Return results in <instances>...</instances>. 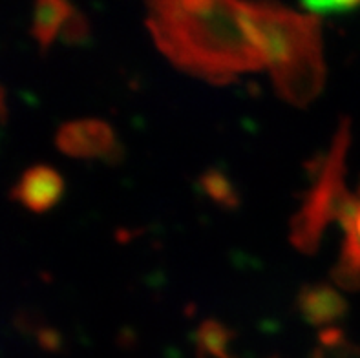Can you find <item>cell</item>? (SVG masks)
Wrapping results in <instances>:
<instances>
[{
    "instance_id": "6",
    "label": "cell",
    "mask_w": 360,
    "mask_h": 358,
    "mask_svg": "<svg viewBox=\"0 0 360 358\" xmlns=\"http://www.w3.org/2000/svg\"><path fill=\"white\" fill-rule=\"evenodd\" d=\"M297 309L302 320L311 326H331L346 317L347 302L328 283H309L298 293Z\"/></svg>"
},
{
    "instance_id": "3",
    "label": "cell",
    "mask_w": 360,
    "mask_h": 358,
    "mask_svg": "<svg viewBox=\"0 0 360 358\" xmlns=\"http://www.w3.org/2000/svg\"><path fill=\"white\" fill-rule=\"evenodd\" d=\"M349 143L352 122L344 117L328 155L320 161L315 183L291 219L289 240L300 252H316L328 225L335 222L344 225L355 207V194L346 186V155Z\"/></svg>"
},
{
    "instance_id": "1",
    "label": "cell",
    "mask_w": 360,
    "mask_h": 358,
    "mask_svg": "<svg viewBox=\"0 0 360 358\" xmlns=\"http://www.w3.org/2000/svg\"><path fill=\"white\" fill-rule=\"evenodd\" d=\"M146 27L176 68L212 84H227L265 66L243 2H150Z\"/></svg>"
},
{
    "instance_id": "13",
    "label": "cell",
    "mask_w": 360,
    "mask_h": 358,
    "mask_svg": "<svg viewBox=\"0 0 360 358\" xmlns=\"http://www.w3.org/2000/svg\"><path fill=\"white\" fill-rule=\"evenodd\" d=\"M6 114V91L0 87V115Z\"/></svg>"
},
{
    "instance_id": "7",
    "label": "cell",
    "mask_w": 360,
    "mask_h": 358,
    "mask_svg": "<svg viewBox=\"0 0 360 358\" xmlns=\"http://www.w3.org/2000/svg\"><path fill=\"white\" fill-rule=\"evenodd\" d=\"M344 243L340 258L333 269V280L346 290L360 289V186L355 194V207L342 225Z\"/></svg>"
},
{
    "instance_id": "2",
    "label": "cell",
    "mask_w": 360,
    "mask_h": 358,
    "mask_svg": "<svg viewBox=\"0 0 360 358\" xmlns=\"http://www.w3.org/2000/svg\"><path fill=\"white\" fill-rule=\"evenodd\" d=\"M245 18L285 103L307 106L326 84L320 18L273 2H243Z\"/></svg>"
},
{
    "instance_id": "11",
    "label": "cell",
    "mask_w": 360,
    "mask_h": 358,
    "mask_svg": "<svg viewBox=\"0 0 360 358\" xmlns=\"http://www.w3.org/2000/svg\"><path fill=\"white\" fill-rule=\"evenodd\" d=\"M60 35L70 44H79V42L86 41L88 35H90V24H88L86 17L79 13L77 9H73V13L70 15V18L64 24Z\"/></svg>"
},
{
    "instance_id": "5",
    "label": "cell",
    "mask_w": 360,
    "mask_h": 358,
    "mask_svg": "<svg viewBox=\"0 0 360 358\" xmlns=\"http://www.w3.org/2000/svg\"><path fill=\"white\" fill-rule=\"evenodd\" d=\"M63 176L48 165H35L27 168L9 191L11 200L39 214L53 209L63 200Z\"/></svg>"
},
{
    "instance_id": "4",
    "label": "cell",
    "mask_w": 360,
    "mask_h": 358,
    "mask_svg": "<svg viewBox=\"0 0 360 358\" xmlns=\"http://www.w3.org/2000/svg\"><path fill=\"white\" fill-rule=\"evenodd\" d=\"M55 145L63 154L77 159H105L119 161L123 158V146L114 128L101 119H77L64 122L57 130Z\"/></svg>"
},
{
    "instance_id": "8",
    "label": "cell",
    "mask_w": 360,
    "mask_h": 358,
    "mask_svg": "<svg viewBox=\"0 0 360 358\" xmlns=\"http://www.w3.org/2000/svg\"><path fill=\"white\" fill-rule=\"evenodd\" d=\"M73 13V6L60 0H41L33 8L32 32L33 39L37 41L42 53L50 50L53 44L55 37L63 32L64 24Z\"/></svg>"
},
{
    "instance_id": "12",
    "label": "cell",
    "mask_w": 360,
    "mask_h": 358,
    "mask_svg": "<svg viewBox=\"0 0 360 358\" xmlns=\"http://www.w3.org/2000/svg\"><path fill=\"white\" fill-rule=\"evenodd\" d=\"M359 2H306L302 8L313 17H329V15H344L359 8Z\"/></svg>"
},
{
    "instance_id": "9",
    "label": "cell",
    "mask_w": 360,
    "mask_h": 358,
    "mask_svg": "<svg viewBox=\"0 0 360 358\" xmlns=\"http://www.w3.org/2000/svg\"><path fill=\"white\" fill-rule=\"evenodd\" d=\"M234 333L218 320L201 322L196 331V347L201 358H234L231 354V340Z\"/></svg>"
},
{
    "instance_id": "10",
    "label": "cell",
    "mask_w": 360,
    "mask_h": 358,
    "mask_svg": "<svg viewBox=\"0 0 360 358\" xmlns=\"http://www.w3.org/2000/svg\"><path fill=\"white\" fill-rule=\"evenodd\" d=\"M198 186L201 194H205L210 201L225 210H234L240 207V194L233 185L231 177L219 168H207L198 177Z\"/></svg>"
}]
</instances>
